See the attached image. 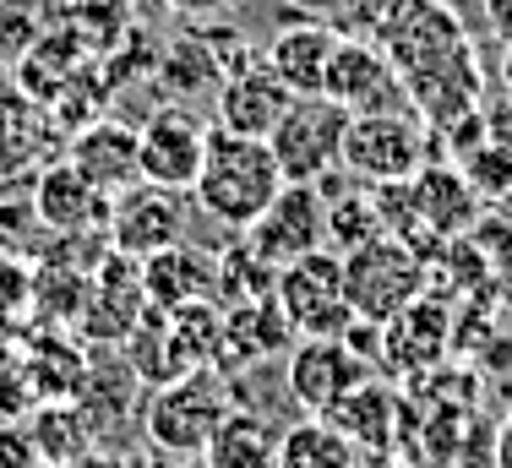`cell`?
<instances>
[{
    "mask_svg": "<svg viewBox=\"0 0 512 468\" xmlns=\"http://www.w3.org/2000/svg\"><path fill=\"white\" fill-rule=\"evenodd\" d=\"M169 11H180V17H224L229 6H240V0H164Z\"/></svg>",
    "mask_w": 512,
    "mask_h": 468,
    "instance_id": "obj_28",
    "label": "cell"
},
{
    "mask_svg": "<svg viewBox=\"0 0 512 468\" xmlns=\"http://www.w3.org/2000/svg\"><path fill=\"white\" fill-rule=\"evenodd\" d=\"M300 332L289 327L284 305L273 300V294H262V300H246L235 305V311H224V354H235V360H278V354L295 349Z\"/></svg>",
    "mask_w": 512,
    "mask_h": 468,
    "instance_id": "obj_19",
    "label": "cell"
},
{
    "mask_svg": "<svg viewBox=\"0 0 512 468\" xmlns=\"http://www.w3.org/2000/svg\"><path fill=\"white\" fill-rule=\"evenodd\" d=\"M376 234H387V229H382V213H376V202L365 186L344 191L338 202H327V251L349 256V251H360V245H371Z\"/></svg>",
    "mask_w": 512,
    "mask_h": 468,
    "instance_id": "obj_24",
    "label": "cell"
},
{
    "mask_svg": "<svg viewBox=\"0 0 512 468\" xmlns=\"http://www.w3.org/2000/svg\"><path fill=\"white\" fill-rule=\"evenodd\" d=\"M71 169L82 180H93L104 196H120L142 180L137 169V126H115V120H99V126L77 131V147H71Z\"/></svg>",
    "mask_w": 512,
    "mask_h": 468,
    "instance_id": "obj_17",
    "label": "cell"
},
{
    "mask_svg": "<svg viewBox=\"0 0 512 468\" xmlns=\"http://www.w3.org/2000/svg\"><path fill=\"white\" fill-rule=\"evenodd\" d=\"M284 186L289 180L278 169L267 137H235L224 126H207V158L191 196H197V207L213 224H224L229 234H246Z\"/></svg>",
    "mask_w": 512,
    "mask_h": 468,
    "instance_id": "obj_2",
    "label": "cell"
},
{
    "mask_svg": "<svg viewBox=\"0 0 512 468\" xmlns=\"http://www.w3.org/2000/svg\"><path fill=\"white\" fill-rule=\"evenodd\" d=\"M278 441H284V430L267 414H251L235 403L229 420L202 447V468H278Z\"/></svg>",
    "mask_w": 512,
    "mask_h": 468,
    "instance_id": "obj_21",
    "label": "cell"
},
{
    "mask_svg": "<svg viewBox=\"0 0 512 468\" xmlns=\"http://www.w3.org/2000/svg\"><path fill=\"white\" fill-rule=\"evenodd\" d=\"M414 191V213H420V240H447V234H463L474 224V207H480V191L469 186L458 164H425L420 175L409 180Z\"/></svg>",
    "mask_w": 512,
    "mask_h": 468,
    "instance_id": "obj_15",
    "label": "cell"
},
{
    "mask_svg": "<svg viewBox=\"0 0 512 468\" xmlns=\"http://www.w3.org/2000/svg\"><path fill=\"white\" fill-rule=\"evenodd\" d=\"M273 300L284 305L289 327L300 338H344L355 327V305L344 294V256L327 251V245L300 256V262H289V267H278Z\"/></svg>",
    "mask_w": 512,
    "mask_h": 468,
    "instance_id": "obj_7",
    "label": "cell"
},
{
    "mask_svg": "<svg viewBox=\"0 0 512 468\" xmlns=\"http://www.w3.org/2000/svg\"><path fill=\"white\" fill-rule=\"evenodd\" d=\"M485 28L502 44H512V0H485Z\"/></svg>",
    "mask_w": 512,
    "mask_h": 468,
    "instance_id": "obj_29",
    "label": "cell"
},
{
    "mask_svg": "<svg viewBox=\"0 0 512 468\" xmlns=\"http://www.w3.org/2000/svg\"><path fill=\"white\" fill-rule=\"evenodd\" d=\"M349 120L355 115H349L338 98L300 93L295 104L284 109V120L273 126V137H267L278 169H284V180H295V186H322L327 175H338V169H344Z\"/></svg>",
    "mask_w": 512,
    "mask_h": 468,
    "instance_id": "obj_5",
    "label": "cell"
},
{
    "mask_svg": "<svg viewBox=\"0 0 512 468\" xmlns=\"http://www.w3.org/2000/svg\"><path fill=\"white\" fill-rule=\"evenodd\" d=\"M278 468H360V447L333 420L306 414V420L289 425L284 441H278Z\"/></svg>",
    "mask_w": 512,
    "mask_h": 468,
    "instance_id": "obj_22",
    "label": "cell"
},
{
    "mask_svg": "<svg viewBox=\"0 0 512 468\" xmlns=\"http://www.w3.org/2000/svg\"><path fill=\"white\" fill-rule=\"evenodd\" d=\"M191 191H164V186H131L120 191L115 202H109V245H115L120 256H131V262H148V256L169 251V245L186 240V207Z\"/></svg>",
    "mask_w": 512,
    "mask_h": 468,
    "instance_id": "obj_10",
    "label": "cell"
},
{
    "mask_svg": "<svg viewBox=\"0 0 512 468\" xmlns=\"http://www.w3.org/2000/svg\"><path fill=\"white\" fill-rule=\"evenodd\" d=\"M496 468H512V420L502 425V441H496Z\"/></svg>",
    "mask_w": 512,
    "mask_h": 468,
    "instance_id": "obj_30",
    "label": "cell"
},
{
    "mask_svg": "<svg viewBox=\"0 0 512 468\" xmlns=\"http://www.w3.org/2000/svg\"><path fill=\"white\" fill-rule=\"evenodd\" d=\"M295 17H306V22H327V28H344L349 17L360 11V0H284Z\"/></svg>",
    "mask_w": 512,
    "mask_h": 468,
    "instance_id": "obj_27",
    "label": "cell"
},
{
    "mask_svg": "<svg viewBox=\"0 0 512 468\" xmlns=\"http://www.w3.org/2000/svg\"><path fill=\"white\" fill-rule=\"evenodd\" d=\"M327 98L349 109V115H376V109H414L404 82H398L393 60L376 39H360V33H344L338 39V55L327 66Z\"/></svg>",
    "mask_w": 512,
    "mask_h": 468,
    "instance_id": "obj_12",
    "label": "cell"
},
{
    "mask_svg": "<svg viewBox=\"0 0 512 468\" xmlns=\"http://www.w3.org/2000/svg\"><path fill=\"white\" fill-rule=\"evenodd\" d=\"M28 430H33V441H39L44 468H66V463L88 458L93 441H99L77 403H39V414H28Z\"/></svg>",
    "mask_w": 512,
    "mask_h": 468,
    "instance_id": "obj_23",
    "label": "cell"
},
{
    "mask_svg": "<svg viewBox=\"0 0 512 468\" xmlns=\"http://www.w3.org/2000/svg\"><path fill=\"white\" fill-rule=\"evenodd\" d=\"M39 403H44V398H39V387H33L28 371H17V365H0V425L28 420Z\"/></svg>",
    "mask_w": 512,
    "mask_h": 468,
    "instance_id": "obj_25",
    "label": "cell"
},
{
    "mask_svg": "<svg viewBox=\"0 0 512 468\" xmlns=\"http://www.w3.org/2000/svg\"><path fill=\"white\" fill-rule=\"evenodd\" d=\"M360 6H371V11H393V6H409V0H360Z\"/></svg>",
    "mask_w": 512,
    "mask_h": 468,
    "instance_id": "obj_32",
    "label": "cell"
},
{
    "mask_svg": "<svg viewBox=\"0 0 512 468\" xmlns=\"http://www.w3.org/2000/svg\"><path fill=\"white\" fill-rule=\"evenodd\" d=\"M229 409H235V381L224 371H213V365H197V371L148 392V403H142V436L153 447L175 452V458H202V447L229 420Z\"/></svg>",
    "mask_w": 512,
    "mask_h": 468,
    "instance_id": "obj_3",
    "label": "cell"
},
{
    "mask_svg": "<svg viewBox=\"0 0 512 468\" xmlns=\"http://www.w3.org/2000/svg\"><path fill=\"white\" fill-rule=\"evenodd\" d=\"M365 39L387 49L414 115L425 126L447 131L458 120L480 115L485 71H480V55H474L469 28H463V17L447 0H409V6H393V11H371Z\"/></svg>",
    "mask_w": 512,
    "mask_h": 468,
    "instance_id": "obj_1",
    "label": "cell"
},
{
    "mask_svg": "<svg viewBox=\"0 0 512 468\" xmlns=\"http://www.w3.org/2000/svg\"><path fill=\"white\" fill-rule=\"evenodd\" d=\"M431 126L414 109H376V115H355L344 131V175L360 186H393V180H414L431 164Z\"/></svg>",
    "mask_w": 512,
    "mask_h": 468,
    "instance_id": "obj_4",
    "label": "cell"
},
{
    "mask_svg": "<svg viewBox=\"0 0 512 468\" xmlns=\"http://www.w3.org/2000/svg\"><path fill=\"white\" fill-rule=\"evenodd\" d=\"M338 39L344 33L327 28V22H289V28L273 33V44H267V66L284 77L289 93H322L327 88V66H333L338 55Z\"/></svg>",
    "mask_w": 512,
    "mask_h": 468,
    "instance_id": "obj_16",
    "label": "cell"
},
{
    "mask_svg": "<svg viewBox=\"0 0 512 468\" xmlns=\"http://www.w3.org/2000/svg\"><path fill=\"white\" fill-rule=\"evenodd\" d=\"M109 202H115V196H104L71 164L44 169L39 186H33V213L50 229H99V224H109Z\"/></svg>",
    "mask_w": 512,
    "mask_h": 468,
    "instance_id": "obj_18",
    "label": "cell"
},
{
    "mask_svg": "<svg viewBox=\"0 0 512 468\" xmlns=\"http://www.w3.org/2000/svg\"><path fill=\"white\" fill-rule=\"evenodd\" d=\"M207 158V126L191 109H153L137 126V169L148 186L191 191Z\"/></svg>",
    "mask_w": 512,
    "mask_h": 468,
    "instance_id": "obj_11",
    "label": "cell"
},
{
    "mask_svg": "<svg viewBox=\"0 0 512 468\" xmlns=\"http://www.w3.org/2000/svg\"><path fill=\"white\" fill-rule=\"evenodd\" d=\"M502 82H507V98H512V44H507V55H502Z\"/></svg>",
    "mask_w": 512,
    "mask_h": 468,
    "instance_id": "obj_31",
    "label": "cell"
},
{
    "mask_svg": "<svg viewBox=\"0 0 512 468\" xmlns=\"http://www.w3.org/2000/svg\"><path fill=\"white\" fill-rule=\"evenodd\" d=\"M365 376H376L371 354H360L349 338H295L284 365V387L295 398L300 414H316L322 420L344 392H355Z\"/></svg>",
    "mask_w": 512,
    "mask_h": 468,
    "instance_id": "obj_8",
    "label": "cell"
},
{
    "mask_svg": "<svg viewBox=\"0 0 512 468\" xmlns=\"http://www.w3.org/2000/svg\"><path fill=\"white\" fill-rule=\"evenodd\" d=\"M240 240H246L251 256L267 262L273 273L289 262H300V256H311V251H322L327 245V191L289 180V186L273 196V207H267Z\"/></svg>",
    "mask_w": 512,
    "mask_h": 468,
    "instance_id": "obj_9",
    "label": "cell"
},
{
    "mask_svg": "<svg viewBox=\"0 0 512 468\" xmlns=\"http://www.w3.org/2000/svg\"><path fill=\"white\" fill-rule=\"evenodd\" d=\"M322 420H333L349 441H355V447L387 452V447H393V436H398V392L387 387L382 376H365L355 392H344V398L322 414Z\"/></svg>",
    "mask_w": 512,
    "mask_h": 468,
    "instance_id": "obj_20",
    "label": "cell"
},
{
    "mask_svg": "<svg viewBox=\"0 0 512 468\" xmlns=\"http://www.w3.org/2000/svg\"><path fill=\"white\" fill-rule=\"evenodd\" d=\"M295 98L300 93H289L267 60H246L240 71H229L218 82V126L235 131V137H273V126L284 120V109Z\"/></svg>",
    "mask_w": 512,
    "mask_h": 468,
    "instance_id": "obj_13",
    "label": "cell"
},
{
    "mask_svg": "<svg viewBox=\"0 0 512 468\" xmlns=\"http://www.w3.org/2000/svg\"><path fill=\"white\" fill-rule=\"evenodd\" d=\"M344 294L355 305V322H393L404 305H414L425 294V267L420 251L393 234H376L371 245L344 256Z\"/></svg>",
    "mask_w": 512,
    "mask_h": 468,
    "instance_id": "obj_6",
    "label": "cell"
},
{
    "mask_svg": "<svg viewBox=\"0 0 512 468\" xmlns=\"http://www.w3.org/2000/svg\"><path fill=\"white\" fill-rule=\"evenodd\" d=\"M0 468H44L39 463V441H33L28 420L0 425Z\"/></svg>",
    "mask_w": 512,
    "mask_h": 468,
    "instance_id": "obj_26",
    "label": "cell"
},
{
    "mask_svg": "<svg viewBox=\"0 0 512 468\" xmlns=\"http://www.w3.org/2000/svg\"><path fill=\"white\" fill-rule=\"evenodd\" d=\"M142 289H148L153 311H180V305H197V300H218V256L180 240L142 262Z\"/></svg>",
    "mask_w": 512,
    "mask_h": 468,
    "instance_id": "obj_14",
    "label": "cell"
}]
</instances>
